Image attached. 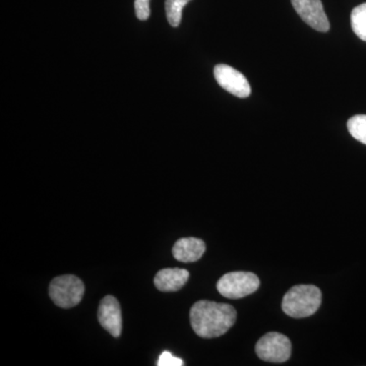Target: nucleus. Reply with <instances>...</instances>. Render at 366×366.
I'll return each instance as SVG.
<instances>
[{"mask_svg": "<svg viewBox=\"0 0 366 366\" xmlns=\"http://www.w3.org/2000/svg\"><path fill=\"white\" fill-rule=\"evenodd\" d=\"M322 303V292L315 285H296L289 289L282 301V310L289 317L303 319L317 312Z\"/></svg>", "mask_w": 366, "mask_h": 366, "instance_id": "f03ea898", "label": "nucleus"}, {"mask_svg": "<svg viewBox=\"0 0 366 366\" xmlns=\"http://www.w3.org/2000/svg\"><path fill=\"white\" fill-rule=\"evenodd\" d=\"M214 76L221 88L236 97L247 98L252 93L249 81L233 67L218 64L214 69Z\"/></svg>", "mask_w": 366, "mask_h": 366, "instance_id": "423d86ee", "label": "nucleus"}, {"mask_svg": "<svg viewBox=\"0 0 366 366\" xmlns=\"http://www.w3.org/2000/svg\"><path fill=\"white\" fill-rule=\"evenodd\" d=\"M347 127L356 141L366 144V115H355L351 117L348 120Z\"/></svg>", "mask_w": 366, "mask_h": 366, "instance_id": "ddd939ff", "label": "nucleus"}, {"mask_svg": "<svg viewBox=\"0 0 366 366\" xmlns=\"http://www.w3.org/2000/svg\"><path fill=\"white\" fill-rule=\"evenodd\" d=\"M98 320L106 331L118 338L122 334V317L119 302L114 296L107 295L100 301Z\"/></svg>", "mask_w": 366, "mask_h": 366, "instance_id": "6e6552de", "label": "nucleus"}, {"mask_svg": "<svg viewBox=\"0 0 366 366\" xmlns=\"http://www.w3.org/2000/svg\"><path fill=\"white\" fill-rule=\"evenodd\" d=\"M351 26L355 35L366 42V4H360L353 9L351 14Z\"/></svg>", "mask_w": 366, "mask_h": 366, "instance_id": "9b49d317", "label": "nucleus"}, {"mask_svg": "<svg viewBox=\"0 0 366 366\" xmlns=\"http://www.w3.org/2000/svg\"><path fill=\"white\" fill-rule=\"evenodd\" d=\"M259 287V279L250 272H231L224 274L217 283L219 293L230 300L252 295Z\"/></svg>", "mask_w": 366, "mask_h": 366, "instance_id": "20e7f679", "label": "nucleus"}, {"mask_svg": "<svg viewBox=\"0 0 366 366\" xmlns=\"http://www.w3.org/2000/svg\"><path fill=\"white\" fill-rule=\"evenodd\" d=\"M190 325L201 338H218L235 324V308L227 303L199 300L190 308Z\"/></svg>", "mask_w": 366, "mask_h": 366, "instance_id": "f257e3e1", "label": "nucleus"}, {"mask_svg": "<svg viewBox=\"0 0 366 366\" xmlns=\"http://www.w3.org/2000/svg\"><path fill=\"white\" fill-rule=\"evenodd\" d=\"M85 293L83 281L74 274H64L53 279L49 295L53 302L61 308H71L81 302Z\"/></svg>", "mask_w": 366, "mask_h": 366, "instance_id": "7ed1b4c3", "label": "nucleus"}, {"mask_svg": "<svg viewBox=\"0 0 366 366\" xmlns=\"http://www.w3.org/2000/svg\"><path fill=\"white\" fill-rule=\"evenodd\" d=\"M134 9L139 21L148 20L151 14L150 0H134Z\"/></svg>", "mask_w": 366, "mask_h": 366, "instance_id": "4468645a", "label": "nucleus"}, {"mask_svg": "<svg viewBox=\"0 0 366 366\" xmlns=\"http://www.w3.org/2000/svg\"><path fill=\"white\" fill-rule=\"evenodd\" d=\"M206 252V243L199 238L187 237L177 240L172 249L173 257L178 262L199 261Z\"/></svg>", "mask_w": 366, "mask_h": 366, "instance_id": "1a4fd4ad", "label": "nucleus"}, {"mask_svg": "<svg viewBox=\"0 0 366 366\" xmlns=\"http://www.w3.org/2000/svg\"><path fill=\"white\" fill-rule=\"evenodd\" d=\"M189 1L190 0H166V16L171 26L177 28L180 25L183 9Z\"/></svg>", "mask_w": 366, "mask_h": 366, "instance_id": "f8f14e48", "label": "nucleus"}, {"mask_svg": "<svg viewBox=\"0 0 366 366\" xmlns=\"http://www.w3.org/2000/svg\"><path fill=\"white\" fill-rule=\"evenodd\" d=\"M255 352L262 360L285 362L291 356V342L285 335L271 332L259 339L255 346Z\"/></svg>", "mask_w": 366, "mask_h": 366, "instance_id": "39448f33", "label": "nucleus"}, {"mask_svg": "<svg viewBox=\"0 0 366 366\" xmlns=\"http://www.w3.org/2000/svg\"><path fill=\"white\" fill-rule=\"evenodd\" d=\"M296 13L301 19L319 32L329 31L330 23L320 0H291Z\"/></svg>", "mask_w": 366, "mask_h": 366, "instance_id": "0eeeda50", "label": "nucleus"}, {"mask_svg": "<svg viewBox=\"0 0 366 366\" xmlns=\"http://www.w3.org/2000/svg\"><path fill=\"white\" fill-rule=\"evenodd\" d=\"M189 273L183 269H163L154 279L156 288L162 292H174L180 290L189 281Z\"/></svg>", "mask_w": 366, "mask_h": 366, "instance_id": "9d476101", "label": "nucleus"}, {"mask_svg": "<svg viewBox=\"0 0 366 366\" xmlns=\"http://www.w3.org/2000/svg\"><path fill=\"white\" fill-rule=\"evenodd\" d=\"M158 366H182L184 365V362H183L182 360L180 358L175 357L172 354L168 352V351H165L161 354L160 357H159Z\"/></svg>", "mask_w": 366, "mask_h": 366, "instance_id": "2eb2a0df", "label": "nucleus"}]
</instances>
